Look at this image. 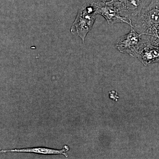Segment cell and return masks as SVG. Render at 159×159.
I'll return each mask as SVG.
<instances>
[{
  "mask_svg": "<svg viewBox=\"0 0 159 159\" xmlns=\"http://www.w3.org/2000/svg\"><path fill=\"white\" fill-rule=\"evenodd\" d=\"M97 15L92 4H85L78 11L71 31L73 34H77L84 42L86 36L93 28Z\"/></svg>",
  "mask_w": 159,
  "mask_h": 159,
  "instance_id": "cell-2",
  "label": "cell"
},
{
  "mask_svg": "<svg viewBox=\"0 0 159 159\" xmlns=\"http://www.w3.org/2000/svg\"><path fill=\"white\" fill-rule=\"evenodd\" d=\"M112 93H111L110 92L111 94H110V97L111 98H112L113 99H115V100H117V99L119 98V97H118L117 96H115V95H116V94H117L116 93L115 91H111Z\"/></svg>",
  "mask_w": 159,
  "mask_h": 159,
  "instance_id": "cell-8",
  "label": "cell"
},
{
  "mask_svg": "<svg viewBox=\"0 0 159 159\" xmlns=\"http://www.w3.org/2000/svg\"><path fill=\"white\" fill-rule=\"evenodd\" d=\"M127 34L119 38L116 43V47L121 53L137 57L141 45L142 34L139 33L132 27Z\"/></svg>",
  "mask_w": 159,
  "mask_h": 159,
  "instance_id": "cell-6",
  "label": "cell"
},
{
  "mask_svg": "<svg viewBox=\"0 0 159 159\" xmlns=\"http://www.w3.org/2000/svg\"><path fill=\"white\" fill-rule=\"evenodd\" d=\"M93 3L97 15H100L106 20L109 25L117 23H125L132 27L131 23L127 18L120 15L119 9L112 0L107 2L95 1Z\"/></svg>",
  "mask_w": 159,
  "mask_h": 159,
  "instance_id": "cell-4",
  "label": "cell"
},
{
  "mask_svg": "<svg viewBox=\"0 0 159 159\" xmlns=\"http://www.w3.org/2000/svg\"><path fill=\"white\" fill-rule=\"evenodd\" d=\"M157 37L159 38V30L158 33Z\"/></svg>",
  "mask_w": 159,
  "mask_h": 159,
  "instance_id": "cell-10",
  "label": "cell"
},
{
  "mask_svg": "<svg viewBox=\"0 0 159 159\" xmlns=\"http://www.w3.org/2000/svg\"><path fill=\"white\" fill-rule=\"evenodd\" d=\"M70 148L68 145H65L62 149H57L47 147H38L31 148H15L11 149H2L0 150V153H8V152H17V153H29L43 155H62L66 157L68 155L66 153Z\"/></svg>",
  "mask_w": 159,
  "mask_h": 159,
  "instance_id": "cell-7",
  "label": "cell"
},
{
  "mask_svg": "<svg viewBox=\"0 0 159 159\" xmlns=\"http://www.w3.org/2000/svg\"><path fill=\"white\" fill-rule=\"evenodd\" d=\"M137 57L145 66L159 61V38L142 34V42Z\"/></svg>",
  "mask_w": 159,
  "mask_h": 159,
  "instance_id": "cell-3",
  "label": "cell"
},
{
  "mask_svg": "<svg viewBox=\"0 0 159 159\" xmlns=\"http://www.w3.org/2000/svg\"><path fill=\"white\" fill-rule=\"evenodd\" d=\"M132 25L131 27L139 33L157 37L159 30V0H152L132 23Z\"/></svg>",
  "mask_w": 159,
  "mask_h": 159,
  "instance_id": "cell-1",
  "label": "cell"
},
{
  "mask_svg": "<svg viewBox=\"0 0 159 159\" xmlns=\"http://www.w3.org/2000/svg\"><path fill=\"white\" fill-rule=\"evenodd\" d=\"M120 15L133 22L152 0H112Z\"/></svg>",
  "mask_w": 159,
  "mask_h": 159,
  "instance_id": "cell-5",
  "label": "cell"
},
{
  "mask_svg": "<svg viewBox=\"0 0 159 159\" xmlns=\"http://www.w3.org/2000/svg\"><path fill=\"white\" fill-rule=\"evenodd\" d=\"M110 0H95V1H101V2H107Z\"/></svg>",
  "mask_w": 159,
  "mask_h": 159,
  "instance_id": "cell-9",
  "label": "cell"
}]
</instances>
